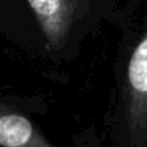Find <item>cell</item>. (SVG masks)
Listing matches in <instances>:
<instances>
[{
  "label": "cell",
  "instance_id": "cell-3",
  "mask_svg": "<svg viewBox=\"0 0 147 147\" xmlns=\"http://www.w3.org/2000/svg\"><path fill=\"white\" fill-rule=\"evenodd\" d=\"M0 147H58L25 114L2 105Z\"/></svg>",
  "mask_w": 147,
  "mask_h": 147
},
{
  "label": "cell",
  "instance_id": "cell-1",
  "mask_svg": "<svg viewBox=\"0 0 147 147\" xmlns=\"http://www.w3.org/2000/svg\"><path fill=\"white\" fill-rule=\"evenodd\" d=\"M121 134L123 147H147V30L127 65Z\"/></svg>",
  "mask_w": 147,
  "mask_h": 147
},
{
  "label": "cell",
  "instance_id": "cell-2",
  "mask_svg": "<svg viewBox=\"0 0 147 147\" xmlns=\"http://www.w3.org/2000/svg\"><path fill=\"white\" fill-rule=\"evenodd\" d=\"M42 30L49 51H58L66 42L80 19L81 0H26Z\"/></svg>",
  "mask_w": 147,
  "mask_h": 147
}]
</instances>
